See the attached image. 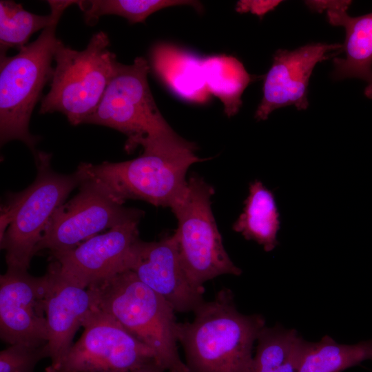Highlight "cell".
<instances>
[{
    "label": "cell",
    "instance_id": "1",
    "mask_svg": "<svg viewBox=\"0 0 372 372\" xmlns=\"http://www.w3.org/2000/svg\"><path fill=\"white\" fill-rule=\"evenodd\" d=\"M194 313L193 321L178 322L177 329L189 372H253L254 345L265 318L239 312L227 288Z\"/></svg>",
    "mask_w": 372,
    "mask_h": 372
},
{
    "label": "cell",
    "instance_id": "2",
    "mask_svg": "<svg viewBox=\"0 0 372 372\" xmlns=\"http://www.w3.org/2000/svg\"><path fill=\"white\" fill-rule=\"evenodd\" d=\"M34 181L25 189L12 193L1 207V249L8 269L28 271L37 247L55 211L71 192L85 179L81 163L70 174L56 172L51 154L37 151Z\"/></svg>",
    "mask_w": 372,
    "mask_h": 372
},
{
    "label": "cell",
    "instance_id": "3",
    "mask_svg": "<svg viewBox=\"0 0 372 372\" xmlns=\"http://www.w3.org/2000/svg\"><path fill=\"white\" fill-rule=\"evenodd\" d=\"M95 305L112 316L154 353L168 372H189L179 356L175 311L161 295L130 270L87 287Z\"/></svg>",
    "mask_w": 372,
    "mask_h": 372
},
{
    "label": "cell",
    "instance_id": "4",
    "mask_svg": "<svg viewBox=\"0 0 372 372\" xmlns=\"http://www.w3.org/2000/svg\"><path fill=\"white\" fill-rule=\"evenodd\" d=\"M196 149L192 143L184 147L143 150L138 157L123 162L81 165L87 179L121 204L136 199L171 209L186 193L189 167L207 160L197 156Z\"/></svg>",
    "mask_w": 372,
    "mask_h": 372
},
{
    "label": "cell",
    "instance_id": "5",
    "mask_svg": "<svg viewBox=\"0 0 372 372\" xmlns=\"http://www.w3.org/2000/svg\"><path fill=\"white\" fill-rule=\"evenodd\" d=\"M148 61L136 57L132 64L116 62L113 76L92 115L85 123L103 125L125 134V149L133 152L176 145L185 140L165 120L151 92Z\"/></svg>",
    "mask_w": 372,
    "mask_h": 372
},
{
    "label": "cell",
    "instance_id": "6",
    "mask_svg": "<svg viewBox=\"0 0 372 372\" xmlns=\"http://www.w3.org/2000/svg\"><path fill=\"white\" fill-rule=\"evenodd\" d=\"M56 21L42 30L13 56H0V142L25 143L32 154L40 137L29 130L32 111L43 87L51 81L56 50L62 42L56 37Z\"/></svg>",
    "mask_w": 372,
    "mask_h": 372
},
{
    "label": "cell",
    "instance_id": "7",
    "mask_svg": "<svg viewBox=\"0 0 372 372\" xmlns=\"http://www.w3.org/2000/svg\"><path fill=\"white\" fill-rule=\"evenodd\" d=\"M107 34L99 31L81 51L62 42L55 51L50 89L42 99L40 114H64L72 125L85 123L98 107L113 76L116 55Z\"/></svg>",
    "mask_w": 372,
    "mask_h": 372
},
{
    "label": "cell",
    "instance_id": "8",
    "mask_svg": "<svg viewBox=\"0 0 372 372\" xmlns=\"http://www.w3.org/2000/svg\"><path fill=\"white\" fill-rule=\"evenodd\" d=\"M212 186L197 175L188 180L183 198L171 210L178 221L172 235L183 267L191 283L204 289L205 282L242 270L227 254L211 208Z\"/></svg>",
    "mask_w": 372,
    "mask_h": 372
},
{
    "label": "cell",
    "instance_id": "9",
    "mask_svg": "<svg viewBox=\"0 0 372 372\" xmlns=\"http://www.w3.org/2000/svg\"><path fill=\"white\" fill-rule=\"evenodd\" d=\"M144 212L123 206L102 187L85 178L79 192L53 214L37 247L36 254L70 250L99 232L133 220Z\"/></svg>",
    "mask_w": 372,
    "mask_h": 372
},
{
    "label": "cell",
    "instance_id": "10",
    "mask_svg": "<svg viewBox=\"0 0 372 372\" xmlns=\"http://www.w3.org/2000/svg\"><path fill=\"white\" fill-rule=\"evenodd\" d=\"M82 327L81 338L53 372H130L157 363L149 347L96 305Z\"/></svg>",
    "mask_w": 372,
    "mask_h": 372
},
{
    "label": "cell",
    "instance_id": "11",
    "mask_svg": "<svg viewBox=\"0 0 372 372\" xmlns=\"http://www.w3.org/2000/svg\"><path fill=\"white\" fill-rule=\"evenodd\" d=\"M48 277L7 269L0 276V337L10 344L48 343L45 298Z\"/></svg>",
    "mask_w": 372,
    "mask_h": 372
},
{
    "label": "cell",
    "instance_id": "12",
    "mask_svg": "<svg viewBox=\"0 0 372 372\" xmlns=\"http://www.w3.org/2000/svg\"><path fill=\"white\" fill-rule=\"evenodd\" d=\"M342 52V44L312 43L293 50L279 49L264 76L262 98L255 112L257 121H265L275 110L294 105L297 110L309 106L307 91L316 65ZM331 53V52H330Z\"/></svg>",
    "mask_w": 372,
    "mask_h": 372
},
{
    "label": "cell",
    "instance_id": "13",
    "mask_svg": "<svg viewBox=\"0 0 372 372\" xmlns=\"http://www.w3.org/2000/svg\"><path fill=\"white\" fill-rule=\"evenodd\" d=\"M127 270L165 299L175 311L194 312L205 301V289L191 283L172 235L158 241L140 239L132 250Z\"/></svg>",
    "mask_w": 372,
    "mask_h": 372
},
{
    "label": "cell",
    "instance_id": "14",
    "mask_svg": "<svg viewBox=\"0 0 372 372\" xmlns=\"http://www.w3.org/2000/svg\"><path fill=\"white\" fill-rule=\"evenodd\" d=\"M46 274L45 312L51 364L45 372H53L73 345V338L95 306V300L92 292L64 272L56 260H51Z\"/></svg>",
    "mask_w": 372,
    "mask_h": 372
},
{
    "label": "cell",
    "instance_id": "15",
    "mask_svg": "<svg viewBox=\"0 0 372 372\" xmlns=\"http://www.w3.org/2000/svg\"><path fill=\"white\" fill-rule=\"evenodd\" d=\"M139 222L116 225L70 250L50 254V258L84 287L98 284L127 270L132 250L140 240Z\"/></svg>",
    "mask_w": 372,
    "mask_h": 372
},
{
    "label": "cell",
    "instance_id": "16",
    "mask_svg": "<svg viewBox=\"0 0 372 372\" xmlns=\"http://www.w3.org/2000/svg\"><path fill=\"white\" fill-rule=\"evenodd\" d=\"M351 1H315V12L327 10L329 23L345 30L344 58L335 57L332 78H358L364 81V94L372 99V12L352 17L347 13Z\"/></svg>",
    "mask_w": 372,
    "mask_h": 372
},
{
    "label": "cell",
    "instance_id": "17",
    "mask_svg": "<svg viewBox=\"0 0 372 372\" xmlns=\"http://www.w3.org/2000/svg\"><path fill=\"white\" fill-rule=\"evenodd\" d=\"M149 65L178 97L199 103L209 100L211 94L205 79L203 58L176 45L159 43L152 48Z\"/></svg>",
    "mask_w": 372,
    "mask_h": 372
},
{
    "label": "cell",
    "instance_id": "18",
    "mask_svg": "<svg viewBox=\"0 0 372 372\" xmlns=\"http://www.w3.org/2000/svg\"><path fill=\"white\" fill-rule=\"evenodd\" d=\"M253 372H299L309 342L294 329L265 326L256 340Z\"/></svg>",
    "mask_w": 372,
    "mask_h": 372
},
{
    "label": "cell",
    "instance_id": "19",
    "mask_svg": "<svg viewBox=\"0 0 372 372\" xmlns=\"http://www.w3.org/2000/svg\"><path fill=\"white\" fill-rule=\"evenodd\" d=\"M242 213L233 225V229L245 239L254 240L265 251H272L278 244L280 214L273 194L260 180L249 185V194L244 202Z\"/></svg>",
    "mask_w": 372,
    "mask_h": 372
},
{
    "label": "cell",
    "instance_id": "20",
    "mask_svg": "<svg viewBox=\"0 0 372 372\" xmlns=\"http://www.w3.org/2000/svg\"><path fill=\"white\" fill-rule=\"evenodd\" d=\"M81 1H48L50 12L39 15L25 10L21 3L0 1V56H6L10 48L19 50L28 44L30 37L59 21L64 10L72 5L79 6Z\"/></svg>",
    "mask_w": 372,
    "mask_h": 372
},
{
    "label": "cell",
    "instance_id": "21",
    "mask_svg": "<svg viewBox=\"0 0 372 372\" xmlns=\"http://www.w3.org/2000/svg\"><path fill=\"white\" fill-rule=\"evenodd\" d=\"M203 70L209 93L220 99L225 114L230 117L238 113L242 94L253 80L243 64L231 56H211L203 58Z\"/></svg>",
    "mask_w": 372,
    "mask_h": 372
},
{
    "label": "cell",
    "instance_id": "22",
    "mask_svg": "<svg viewBox=\"0 0 372 372\" xmlns=\"http://www.w3.org/2000/svg\"><path fill=\"white\" fill-rule=\"evenodd\" d=\"M368 360H372V340L344 344L326 335L309 342L299 372H342Z\"/></svg>",
    "mask_w": 372,
    "mask_h": 372
},
{
    "label": "cell",
    "instance_id": "23",
    "mask_svg": "<svg viewBox=\"0 0 372 372\" xmlns=\"http://www.w3.org/2000/svg\"><path fill=\"white\" fill-rule=\"evenodd\" d=\"M179 5L192 6L202 10L198 1L185 0H92L83 1L80 7L85 21L93 25L104 15H117L133 24L145 22L146 19L160 10Z\"/></svg>",
    "mask_w": 372,
    "mask_h": 372
},
{
    "label": "cell",
    "instance_id": "24",
    "mask_svg": "<svg viewBox=\"0 0 372 372\" xmlns=\"http://www.w3.org/2000/svg\"><path fill=\"white\" fill-rule=\"evenodd\" d=\"M50 358L48 343L10 344L0 352V372H34L37 364Z\"/></svg>",
    "mask_w": 372,
    "mask_h": 372
},
{
    "label": "cell",
    "instance_id": "25",
    "mask_svg": "<svg viewBox=\"0 0 372 372\" xmlns=\"http://www.w3.org/2000/svg\"><path fill=\"white\" fill-rule=\"evenodd\" d=\"M281 1L243 0L236 3V10L240 13L251 12L262 18L275 9Z\"/></svg>",
    "mask_w": 372,
    "mask_h": 372
},
{
    "label": "cell",
    "instance_id": "26",
    "mask_svg": "<svg viewBox=\"0 0 372 372\" xmlns=\"http://www.w3.org/2000/svg\"><path fill=\"white\" fill-rule=\"evenodd\" d=\"M165 371L157 363H152L130 372H165Z\"/></svg>",
    "mask_w": 372,
    "mask_h": 372
}]
</instances>
